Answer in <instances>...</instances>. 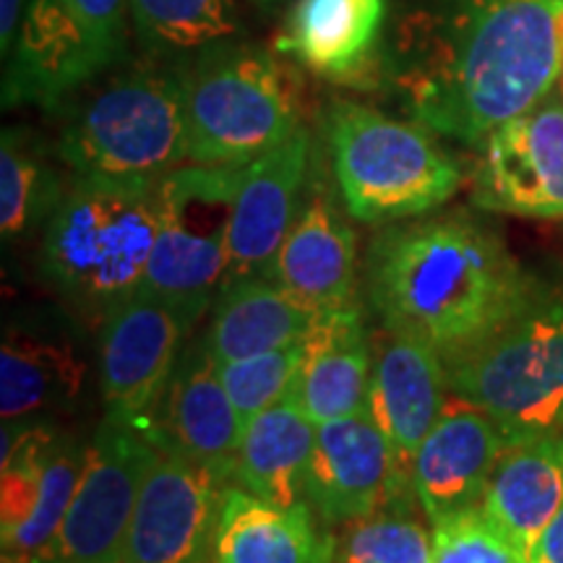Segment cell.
I'll return each instance as SVG.
<instances>
[{
    "instance_id": "1",
    "label": "cell",
    "mask_w": 563,
    "mask_h": 563,
    "mask_svg": "<svg viewBox=\"0 0 563 563\" xmlns=\"http://www.w3.org/2000/svg\"><path fill=\"white\" fill-rule=\"evenodd\" d=\"M561 13L548 0H449L405 19L386 70L415 123L485 144L559 87Z\"/></svg>"
},
{
    "instance_id": "2",
    "label": "cell",
    "mask_w": 563,
    "mask_h": 563,
    "mask_svg": "<svg viewBox=\"0 0 563 563\" xmlns=\"http://www.w3.org/2000/svg\"><path fill=\"white\" fill-rule=\"evenodd\" d=\"M363 287L384 332L431 344L446 365L545 298L501 238L462 211H431L376 230Z\"/></svg>"
},
{
    "instance_id": "3",
    "label": "cell",
    "mask_w": 563,
    "mask_h": 563,
    "mask_svg": "<svg viewBox=\"0 0 563 563\" xmlns=\"http://www.w3.org/2000/svg\"><path fill=\"white\" fill-rule=\"evenodd\" d=\"M157 211L159 180L74 175L42 230V277L100 327L118 302L144 287Z\"/></svg>"
},
{
    "instance_id": "4",
    "label": "cell",
    "mask_w": 563,
    "mask_h": 563,
    "mask_svg": "<svg viewBox=\"0 0 563 563\" xmlns=\"http://www.w3.org/2000/svg\"><path fill=\"white\" fill-rule=\"evenodd\" d=\"M102 79V76H100ZM66 102L55 154L74 175L162 180L188 162L183 63L108 70Z\"/></svg>"
},
{
    "instance_id": "5",
    "label": "cell",
    "mask_w": 563,
    "mask_h": 563,
    "mask_svg": "<svg viewBox=\"0 0 563 563\" xmlns=\"http://www.w3.org/2000/svg\"><path fill=\"white\" fill-rule=\"evenodd\" d=\"M329 170L355 222L415 220L443 207L462 186V165L433 131L368 104L336 100L323 121Z\"/></svg>"
},
{
    "instance_id": "6",
    "label": "cell",
    "mask_w": 563,
    "mask_h": 563,
    "mask_svg": "<svg viewBox=\"0 0 563 563\" xmlns=\"http://www.w3.org/2000/svg\"><path fill=\"white\" fill-rule=\"evenodd\" d=\"M183 63L188 162L245 167L300 129V89L277 55L230 40Z\"/></svg>"
},
{
    "instance_id": "7",
    "label": "cell",
    "mask_w": 563,
    "mask_h": 563,
    "mask_svg": "<svg viewBox=\"0 0 563 563\" xmlns=\"http://www.w3.org/2000/svg\"><path fill=\"white\" fill-rule=\"evenodd\" d=\"M449 389L490 415L506 441L563 433V300L545 295L449 365Z\"/></svg>"
},
{
    "instance_id": "8",
    "label": "cell",
    "mask_w": 563,
    "mask_h": 563,
    "mask_svg": "<svg viewBox=\"0 0 563 563\" xmlns=\"http://www.w3.org/2000/svg\"><path fill=\"white\" fill-rule=\"evenodd\" d=\"M243 167L186 165L159 180L157 241L144 290L170 302L188 327L211 311L230 264V222Z\"/></svg>"
},
{
    "instance_id": "9",
    "label": "cell",
    "mask_w": 563,
    "mask_h": 563,
    "mask_svg": "<svg viewBox=\"0 0 563 563\" xmlns=\"http://www.w3.org/2000/svg\"><path fill=\"white\" fill-rule=\"evenodd\" d=\"M131 0H30L11 74L42 100H63L125 58Z\"/></svg>"
},
{
    "instance_id": "10",
    "label": "cell",
    "mask_w": 563,
    "mask_h": 563,
    "mask_svg": "<svg viewBox=\"0 0 563 563\" xmlns=\"http://www.w3.org/2000/svg\"><path fill=\"white\" fill-rule=\"evenodd\" d=\"M87 446L47 420L3 422L0 545L3 563H42L84 473Z\"/></svg>"
},
{
    "instance_id": "11",
    "label": "cell",
    "mask_w": 563,
    "mask_h": 563,
    "mask_svg": "<svg viewBox=\"0 0 563 563\" xmlns=\"http://www.w3.org/2000/svg\"><path fill=\"white\" fill-rule=\"evenodd\" d=\"M157 446L131 422L104 415L87 446L74 498L42 563H112L123 559L141 483Z\"/></svg>"
},
{
    "instance_id": "12",
    "label": "cell",
    "mask_w": 563,
    "mask_h": 563,
    "mask_svg": "<svg viewBox=\"0 0 563 563\" xmlns=\"http://www.w3.org/2000/svg\"><path fill=\"white\" fill-rule=\"evenodd\" d=\"M97 332L104 410L146 435L194 329L170 302L141 287L104 316Z\"/></svg>"
},
{
    "instance_id": "13",
    "label": "cell",
    "mask_w": 563,
    "mask_h": 563,
    "mask_svg": "<svg viewBox=\"0 0 563 563\" xmlns=\"http://www.w3.org/2000/svg\"><path fill=\"white\" fill-rule=\"evenodd\" d=\"M473 199L488 211L563 220L561 89L485 139Z\"/></svg>"
},
{
    "instance_id": "14",
    "label": "cell",
    "mask_w": 563,
    "mask_h": 563,
    "mask_svg": "<svg viewBox=\"0 0 563 563\" xmlns=\"http://www.w3.org/2000/svg\"><path fill=\"white\" fill-rule=\"evenodd\" d=\"M222 481L209 470L165 452L150 464L133 509L123 559L131 563H214Z\"/></svg>"
},
{
    "instance_id": "15",
    "label": "cell",
    "mask_w": 563,
    "mask_h": 563,
    "mask_svg": "<svg viewBox=\"0 0 563 563\" xmlns=\"http://www.w3.org/2000/svg\"><path fill=\"white\" fill-rule=\"evenodd\" d=\"M412 483L399 473L394 452L368 410L323 422L306 475V501L329 527L402 506Z\"/></svg>"
},
{
    "instance_id": "16",
    "label": "cell",
    "mask_w": 563,
    "mask_h": 563,
    "mask_svg": "<svg viewBox=\"0 0 563 563\" xmlns=\"http://www.w3.org/2000/svg\"><path fill=\"white\" fill-rule=\"evenodd\" d=\"M332 175L313 154L306 199L266 277L319 311L352 306L357 285V238Z\"/></svg>"
},
{
    "instance_id": "17",
    "label": "cell",
    "mask_w": 563,
    "mask_h": 563,
    "mask_svg": "<svg viewBox=\"0 0 563 563\" xmlns=\"http://www.w3.org/2000/svg\"><path fill=\"white\" fill-rule=\"evenodd\" d=\"M146 439L209 470L224 485L235 481L243 426L203 336L183 347Z\"/></svg>"
},
{
    "instance_id": "18",
    "label": "cell",
    "mask_w": 563,
    "mask_h": 563,
    "mask_svg": "<svg viewBox=\"0 0 563 563\" xmlns=\"http://www.w3.org/2000/svg\"><path fill=\"white\" fill-rule=\"evenodd\" d=\"M313 136L300 125L290 139L243 167L230 222L228 279L266 277L306 199Z\"/></svg>"
},
{
    "instance_id": "19",
    "label": "cell",
    "mask_w": 563,
    "mask_h": 563,
    "mask_svg": "<svg viewBox=\"0 0 563 563\" xmlns=\"http://www.w3.org/2000/svg\"><path fill=\"white\" fill-rule=\"evenodd\" d=\"M506 446L509 441L490 415L462 397L449 399L410 467L412 496L428 522L477 509Z\"/></svg>"
},
{
    "instance_id": "20",
    "label": "cell",
    "mask_w": 563,
    "mask_h": 563,
    "mask_svg": "<svg viewBox=\"0 0 563 563\" xmlns=\"http://www.w3.org/2000/svg\"><path fill=\"white\" fill-rule=\"evenodd\" d=\"M449 365L431 344L384 332L376 342L368 415L382 428L407 481L420 443L449 402Z\"/></svg>"
},
{
    "instance_id": "21",
    "label": "cell",
    "mask_w": 563,
    "mask_h": 563,
    "mask_svg": "<svg viewBox=\"0 0 563 563\" xmlns=\"http://www.w3.org/2000/svg\"><path fill=\"white\" fill-rule=\"evenodd\" d=\"M376 347L357 306L323 311L302 340L298 376L287 397L316 426L368 410Z\"/></svg>"
},
{
    "instance_id": "22",
    "label": "cell",
    "mask_w": 563,
    "mask_h": 563,
    "mask_svg": "<svg viewBox=\"0 0 563 563\" xmlns=\"http://www.w3.org/2000/svg\"><path fill=\"white\" fill-rule=\"evenodd\" d=\"M336 538L311 504L279 506L228 485L214 563H334Z\"/></svg>"
},
{
    "instance_id": "23",
    "label": "cell",
    "mask_w": 563,
    "mask_h": 563,
    "mask_svg": "<svg viewBox=\"0 0 563 563\" xmlns=\"http://www.w3.org/2000/svg\"><path fill=\"white\" fill-rule=\"evenodd\" d=\"M563 509V439L514 441L496 462L481 511L530 561L548 525Z\"/></svg>"
},
{
    "instance_id": "24",
    "label": "cell",
    "mask_w": 563,
    "mask_h": 563,
    "mask_svg": "<svg viewBox=\"0 0 563 563\" xmlns=\"http://www.w3.org/2000/svg\"><path fill=\"white\" fill-rule=\"evenodd\" d=\"M386 0H298L277 51L334 81H363L376 63Z\"/></svg>"
},
{
    "instance_id": "25",
    "label": "cell",
    "mask_w": 563,
    "mask_h": 563,
    "mask_svg": "<svg viewBox=\"0 0 563 563\" xmlns=\"http://www.w3.org/2000/svg\"><path fill=\"white\" fill-rule=\"evenodd\" d=\"M321 313L269 277L232 279L211 306L203 340L211 357L224 365L298 344Z\"/></svg>"
},
{
    "instance_id": "26",
    "label": "cell",
    "mask_w": 563,
    "mask_h": 563,
    "mask_svg": "<svg viewBox=\"0 0 563 563\" xmlns=\"http://www.w3.org/2000/svg\"><path fill=\"white\" fill-rule=\"evenodd\" d=\"M316 422L285 397L245 426L232 485L279 506L308 504L306 475Z\"/></svg>"
},
{
    "instance_id": "27",
    "label": "cell",
    "mask_w": 563,
    "mask_h": 563,
    "mask_svg": "<svg viewBox=\"0 0 563 563\" xmlns=\"http://www.w3.org/2000/svg\"><path fill=\"white\" fill-rule=\"evenodd\" d=\"M87 365L74 344L11 329L0 350V412L3 422L40 420L70 407L84 386Z\"/></svg>"
},
{
    "instance_id": "28",
    "label": "cell",
    "mask_w": 563,
    "mask_h": 563,
    "mask_svg": "<svg viewBox=\"0 0 563 563\" xmlns=\"http://www.w3.org/2000/svg\"><path fill=\"white\" fill-rule=\"evenodd\" d=\"M70 180L53 167L51 154L32 133L5 129L0 139V232L24 241L45 230Z\"/></svg>"
},
{
    "instance_id": "29",
    "label": "cell",
    "mask_w": 563,
    "mask_h": 563,
    "mask_svg": "<svg viewBox=\"0 0 563 563\" xmlns=\"http://www.w3.org/2000/svg\"><path fill=\"white\" fill-rule=\"evenodd\" d=\"M139 42L157 60H188L207 47L238 40L232 0H131Z\"/></svg>"
},
{
    "instance_id": "30",
    "label": "cell",
    "mask_w": 563,
    "mask_h": 563,
    "mask_svg": "<svg viewBox=\"0 0 563 563\" xmlns=\"http://www.w3.org/2000/svg\"><path fill=\"white\" fill-rule=\"evenodd\" d=\"M336 538L334 563H431L433 534L405 506L386 509L344 525Z\"/></svg>"
},
{
    "instance_id": "31",
    "label": "cell",
    "mask_w": 563,
    "mask_h": 563,
    "mask_svg": "<svg viewBox=\"0 0 563 563\" xmlns=\"http://www.w3.org/2000/svg\"><path fill=\"white\" fill-rule=\"evenodd\" d=\"M300 357L302 340L298 344H290V347L262 352V355L220 365L224 391H228L230 402L235 407L243 431L256 415L269 410L290 394L300 368Z\"/></svg>"
},
{
    "instance_id": "32",
    "label": "cell",
    "mask_w": 563,
    "mask_h": 563,
    "mask_svg": "<svg viewBox=\"0 0 563 563\" xmlns=\"http://www.w3.org/2000/svg\"><path fill=\"white\" fill-rule=\"evenodd\" d=\"M433 527L431 563H530L506 534L477 509L462 511Z\"/></svg>"
},
{
    "instance_id": "33",
    "label": "cell",
    "mask_w": 563,
    "mask_h": 563,
    "mask_svg": "<svg viewBox=\"0 0 563 563\" xmlns=\"http://www.w3.org/2000/svg\"><path fill=\"white\" fill-rule=\"evenodd\" d=\"M530 563H563V509L555 514L543 538L538 540Z\"/></svg>"
},
{
    "instance_id": "34",
    "label": "cell",
    "mask_w": 563,
    "mask_h": 563,
    "mask_svg": "<svg viewBox=\"0 0 563 563\" xmlns=\"http://www.w3.org/2000/svg\"><path fill=\"white\" fill-rule=\"evenodd\" d=\"M26 3H30V0H0V47H3V55H9L13 47L21 19H24Z\"/></svg>"
},
{
    "instance_id": "35",
    "label": "cell",
    "mask_w": 563,
    "mask_h": 563,
    "mask_svg": "<svg viewBox=\"0 0 563 563\" xmlns=\"http://www.w3.org/2000/svg\"><path fill=\"white\" fill-rule=\"evenodd\" d=\"M258 5H264V9H269V5H274V3H279V0H256Z\"/></svg>"
},
{
    "instance_id": "36",
    "label": "cell",
    "mask_w": 563,
    "mask_h": 563,
    "mask_svg": "<svg viewBox=\"0 0 563 563\" xmlns=\"http://www.w3.org/2000/svg\"><path fill=\"white\" fill-rule=\"evenodd\" d=\"M561 30H563V13H561ZM559 89H561V95H563V70H561V81H559Z\"/></svg>"
},
{
    "instance_id": "37",
    "label": "cell",
    "mask_w": 563,
    "mask_h": 563,
    "mask_svg": "<svg viewBox=\"0 0 563 563\" xmlns=\"http://www.w3.org/2000/svg\"><path fill=\"white\" fill-rule=\"evenodd\" d=\"M548 3H559V5H563V0H548Z\"/></svg>"
},
{
    "instance_id": "38",
    "label": "cell",
    "mask_w": 563,
    "mask_h": 563,
    "mask_svg": "<svg viewBox=\"0 0 563 563\" xmlns=\"http://www.w3.org/2000/svg\"><path fill=\"white\" fill-rule=\"evenodd\" d=\"M112 563H131V561H125V559H118V561H112Z\"/></svg>"
},
{
    "instance_id": "39",
    "label": "cell",
    "mask_w": 563,
    "mask_h": 563,
    "mask_svg": "<svg viewBox=\"0 0 563 563\" xmlns=\"http://www.w3.org/2000/svg\"><path fill=\"white\" fill-rule=\"evenodd\" d=\"M561 439H563V433H561Z\"/></svg>"
}]
</instances>
